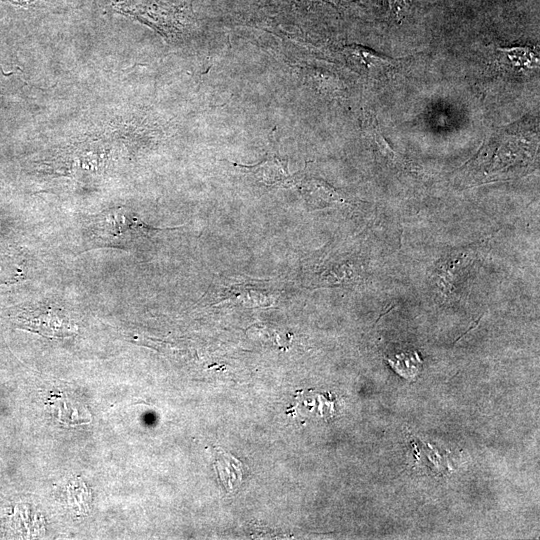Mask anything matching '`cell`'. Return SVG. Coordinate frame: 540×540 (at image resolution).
I'll return each mask as SVG.
<instances>
[{
    "label": "cell",
    "instance_id": "1",
    "mask_svg": "<svg viewBox=\"0 0 540 540\" xmlns=\"http://www.w3.org/2000/svg\"><path fill=\"white\" fill-rule=\"evenodd\" d=\"M112 7L150 27L170 43L188 37L196 27L193 0H114Z\"/></svg>",
    "mask_w": 540,
    "mask_h": 540
},
{
    "label": "cell",
    "instance_id": "2",
    "mask_svg": "<svg viewBox=\"0 0 540 540\" xmlns=\"http://www.w3.org/2000/svg\"><path fill=\"white\" fill-rule=\"evenodd\" d=\"M162 229L153 228L136 214L125 209L107 212L97 223V232L102 239L124 242L142 236H149Z\"/></svg>",
    "mask_w": 540,
    "mask_h": 540
},
{
    "label": "cell",
    "instance_id": "3",
    "mask_svg": "<svg viewBox=\"0 0 540 540\" xmlns=\"http://www.w3.org/2000/svg\"><path fill=\"white\" fill-rule=\"evenodd\" d=\"M233 164L247 170L256 180L269 187H289L296 183L298 177L289 172L286 160L277 155H270L254 165Z\"/></svg>",
    "mask_w": 540,
    "mask_h": 540
},
{
    "label": "cell",
    "instance_id": "4",
    "mask_svg": "<svg viewBox=\"0 0 540 540\" xmlns=\"http://www.w3.org/2000/svg\"><path fill=\"white\" fill-rule=\"evenodd\" d=\"M213 466L219 482L226 492L234 491L242 481V463L232 454L213 448Z\"/></svg>",
    "mask_w": 540,
    "mask_h": 540
},
{
    "label": "cell",
    "instance_id": "5",
    "mask_svg": "<svg viewBox=\"0 0 540 540\" xmlns=\"http://www.w3.org/2000/svg\"><path fill=\"white\" fill-rule=\"evenodd\" d=\"M343 51L349 58L367 70H384L387 67L393 66L397 60L358 44L345 46Z\"/></svg>",
    "mask_w": 540,
    "mask_h": 540
},
{
    "label": "cell",
    "instance_id": "6",
    "mask_svg": "<svg viewBox=\"0 0 540 540\" xmlns=\"http://www.w3.org/2000/svg\"><path fill=\"white\" fill-rule=\"evenodd\" d=\"M500 50L513 66L530 68L538 63L533 51L527 47L501 48Z\"/></svg>",
    "mask_w": 540,
    "mask_h": 540
},
{
    "label": "cell",
    "instance_id": "7",
    "mask_svg": "<svg viewBox=\"0 0 540 540\" xmlns=\"http://www.w3.org/2000/svg\"><path fill=\"white\" fill-rule=\"evenodd\" d=\"M391 13L396 17L399 18L401 16V13L403 12V9L407 7L410 0H385Z\"/></svg>",
    "mask_w": 540,
    "mask_h": 540
},
{
    "label": "cell",
    "instance_id": "8",
    "mask_svg": "<svg viewBox=\"0 0 540 540\" xmlns=\"http://www.w3.org/2000/svg\"><path fill=\"white\" fill-rule=\"evenodd\" d=\"M289 1H291L292 3L321 2V3L328 4L338 10L346 8L349 4L348 2L344 0H289Z\"/></svg>",
    "mask_w": 540,
    "mask_h": 540
},
{
    "label": "cell",
    "instance_id": "9",
    "mask_svg": "<svg viewBox=\"0 0 540 540\" xmlns=\"http://www.w3.org/2000/svg\"><path fill=\"white\" fill-rule=\"evenodd\" d=\"M12 4L19 5V6H29L30 4L38 1V0H5Z\"/></svg>",
    "mask_w": 540,
    "mask_h": 540
}]
</instances>
